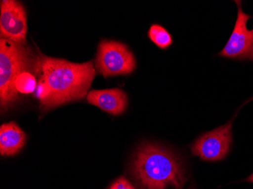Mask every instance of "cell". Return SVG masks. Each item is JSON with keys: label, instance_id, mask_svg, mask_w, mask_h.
Instances as JSON below:
<instances>
[{"label": "cell", "instance_id": "cell-10", "mask_svg": "<svg viewBox=\"0 0 253 189\" xmlns=\"http://www.w3.org/2000/svg\"><path fill=\"white\" fill-rule=\"evenodd\" d=\"M148 37L160 49H168L173 42L169 31L159 25H153L150 27L148 31Z\"/></svg>", "mask_w": 253, "mask_h": 189}, {"label": "cell", "instance_id": "cell-2", "mask_svg": "<svg viewBox=\"0 0 253 189\" xmlns=\"http://www.w3.org/2000/svg\"><path fill=\"white\" fill-rule=\"evenodd\" d=\"M130 172L140 189H180L186 182L180 158L156 144H143L137 149Z\"/></svg>", "mask_w": 253, "mask_h": 189}, {"label": "cell", "instance_id": "cell-14", "mask_svg": "<svg viewBox=\"0 0 253 189\" xmlns=\"http://www.w3.org/2000/svg\"><path fill=\"white\" fill-rule=\"evenodd\" d=\"M246 181L249 182V183H253V173L251 176H249L248 178L246 180Z\"/></svg>", "mask_w": 253, "mask_h": 189}, {"label": "cell", "instance_id": "cell-8", "mask_svg": "<svg viewBox=\"0 0 253 189\" xmlns=\"http://www.w3.org/2000/svg\"><path fill=\"white\" fill-rule=\"evenodd\" d=\"M86 99L91 105L112 115L122 114L127 106V96L119 88L90 91Z\"/></svg>", "mask_w": 253, "mask_h": 189}, {"label": "cell", "instance_id": "cell-3", "mask_svg": "<svg viewBox=\"0 0 253 189\" xmlns=\"http://www.w3.org/2000/svg\"><path fill=\"white\" fill-rule=\"evenodd\" d=\"M38 56L27 45L0 39V104L2 110L14 105L19 98L15 82L27 71H37Z\"/></svg>", "mask_w": 253, "mask_h": 189}, {"label": "cell", "instance_id": "cell-6", "mask_svg": "<svg viewBox=\"0 0 253 189\" xmlns=\"http://www.w3.org/2000/svg\"><path fill=\"white\" fill-rule=\"evenodd\" d=\"M238 6L237 21L234 31L220 56L234 60H253V29L247 28V22L252 18L243 11L242 4L237 1Z\"/></svg>", "mask_w": 253, "mask_h": 189}, {"label": "cell", "instance_id": "cell-4", "mask_svg": "<svg viewBox=\"0 0 253 189\" xmlns=\"http://www.w3.org/2000/svg\"><path fill=\"white\" fill-rule=\"evenodd\" d=\"M96 68L104 77L128 75L136 69V60L125 44L105 39L98 47Z\"/></svg>", "mask_w": 253, "mask_h": 189}, {"label": "cell", "instance_id": "cell-7", "mask_svg": "<svg viewBox=\"0 0 253 189\" xmlns=\"http://www.w3.org/2000/svg\"><path fill=\"white\" fill-rule=\"evenodd\" d=\"M0 7L1 38L27 45V13L22 4L15 0H2Z\"/></svg>", "mask_w": 253, "mask_h": 189}, {"label": "cell", "instance_id": "cell-15", "mask_svg": "<svg viewBox=\"0 0 253 189\" xmlns=\"http://www.w3.org/2000/svg\"><path fill=\"white\" fill-rule=\"evenodd\" d=\"M252 100H253V99H252Z\"/></svg>", "mask_w": 253, "mask_h": 189}, {"label": "cell", "instance_id": "cell-11", "mask_svg": "<svg viewBox=\"0 0 253 189\" xmlns=\"http://www.w3.org/2000/svg\"><path fill=\"white\" fill-rule=\"evenodd\" d=\"M32 72L37 73V71H27L19 75L15 80V89L18 93L31 94L35 92L38 82Z\"/></svg>", "mask_w": 253, "mask_h": 189}, {"label": "cell", "instance_id": "cell-13", "mask_svg": "<svg viewBox=\"0 0 253 189\" xmlns=\"http://www.w3.org/2000/svg\"><path fill=\"white\" fill-rule=\"evenodd\" d=\"M109 189H135L128 180L125 177H120L110 186Z\"/></svg>", "mask_w": 253, "mask_h": 189}, {"label": "cell", "instance_id": "cell-1", "mask_svg": "<svg viewBox=\"0 0 253 189\" xmlns=\"http://www.w3.org/2000/svg\"><path fill=\"white\" fill-rule=\"evenodd\" d=\"M37 75L51 90L49 99L41 105V110L47 112L64 104L81 100L85 97L94 79L96 70L92 61L85 63H73L40 53L37 63Z\"/></svg>", "mask_w": 253, "mask_h": 189}, {"label": "cell", "instance_id": "cell-12", "mask_svg": "<svg viewBox=\"0 0 253 189\" xmlns=\"http://www.w3.org/2000/svg\"><path fill=\"white\" fill-rule=\"evenodd\" d=\"M50 94L51 90L48 85L42 79H39L35 89V96L39 99L41 105L49 99Z\"/></svg>", "mask_w": 253, "mask_h": 189}, {"label": "cell", "instance_id": "cell-5", "mask_svg": "<svg viewBox=\"0 0 253 189\" xmlns=\"http://www.w3.org/2000/svg\"><path fill=\"white\" fill-rule=\"evenodd\" d=\"M232 144V122L204 133L192 145L191 151L205 161H219L230 151Z\"/></svg>", "mask_w": 253, "mask_h": 189}, {"label": "cell", "instance_id": "cell-9", "mask_svg": "<svg viewBox=\"0 0 253 189\" xmlns=\"http://www.w3.org/2000/svg\"><path fill=\"white\" fill-rule=\"evenodd\" d=\"M26 143V134L15 123H4L0 127V153L13 156L22 149Z\"/></svg>", "mask_w": 253, "mask_h": 189}]
</instances>
